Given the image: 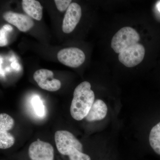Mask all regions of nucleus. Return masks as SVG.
Masks as SVG:
<instances>
[{"label": "nucleus", "mask_w": 160, "mask_h": 160, "mask_svg": "<svg viewBox=\"0 0 160 160\" xmlns=\"http://www.w3.org/2000/svg\"><path fill=\"white\" fill-rule=\"evenodd\" d=\"M145 49L139 43L129 46L119 54V60L127 67L137 66L142 61L145 57Z\"/></svg>", "instance_id": "obj_4"}, {"label": "nucleus", "mask_w": 160, "mask_h": 160, "mask_svg": "<svg viewBox=\"0 0 160 160\" xmlns=\"http://www.w3.org/2000/svg\"><path fill=\"white\" fill-rule=\"evenodd\" d=\"M157 8L158 10L160 12V1L158 2L156 5Z\"/></svg>", "instance_id": "obj_19"}, {"label": "nucleus", "mask_w": 160, "mask_h": 160, "mask_svg": "<svg viewBox=\"0 0 160 160\" xmlns=\"http://www.w3.org/2000/svg\"><path fill=\"white\" fill-rule=\"evenodd\" d=\"M149 141L152 148L157 154L160 155V122L152 129Z\"/></svg>", "instance_id": "obj_13"}, {"label": "nucleus", "mask_w": 160, "mask_h": 160, "mask_svg": "<svg viewBox=\"0 0 160 160\" xmlns=\"http://www.w3.org/2000/svg\"><path fill=\"white\" fill-rule=\"evenodd\" d=\"M82 17V9L77 3H71L66 10L63 19L62 29L63 32L69 33L74 30Z\"/></svg>", "instance_id": "obj_9"}, {"label": "nucleus", "mask_w": 160, "mask_h": 160, "mask_svg": "<svg viewBox=\"0 0 160 160\" xmlns=\"http://www.w3.org/2000/svg\"><path fill=\"white\" fill-rule=\"evenodd\" d=\"M56 6L59 11L63 12L67 10L71 4L72 1L69 0H55L54 1Z\"/></svg>", "instance_id": "obj_17"}, {"label": "nucleus", "mask_w": 160, "mask_h": 160, "mask_svg": "<svg viewBox=\"0 0 160 160\" xmlns=\"http://www.w3.org/2000/svg\"><path fill=\"white\" fill-rule=\"evenodd\" d=\"M22 6L23 10L29 17L37 21L42 19L43 7L39 2L35 0H23Z\"/></svg>", "instance_id": "obj_12"}, {"label": "nucleus", "mask_w": 160, "mask_h": 160, "mask_svg": "<svg viewBox=\"0 0 160 160\" xmlns=\"http://www.w3.org/2000/svg\"><path fill=\"white\" fill-rule=\"evenodd\" d=\"M58 60L65 66L72 68H77L84 62L86 59L85 53L78 48H65L58 52Z\"/></svg>", "instance_id": "obj_5"}, {"label": "nucleus", "mask_w": 160, "mask_h": 160, "mask_svg": "<svg viewBox=\"0 0 160 160\" xmlns=\"http://www.w3.org/2000/svg\"><path fill=\"white\" fill-rule=\"evenodd\" d=\"M107 112L108 108L105 102L101 99L96 100L86 117V119L89 122L101 121L106 118Z\"/></svg>", "instance_id": "obj_11"}, {"label": "nucleus", "mask_w": 160, "mask_h": 160, "mask_svg": "<svg viewBox=\"0 0 160 160\" xmlns=\"http://www.w3.org/2000/svg\"><path fill=\"white\" fill-rule=\"evenodd\" d=\"M14 124L13 119L5 113L0 114V148L7 149L13 146L15 138L8 131L12 129Z\"/></svg>", "instance_id": "obj_7"}, {"label": "nucleus", "mask_w": 160, "mask_h": 160, "mask_svg": "<svg viewBox=\"0 0 160 160\" xmlns=\"http://www.w3.org/2000/svg\"><path fill=\"white\" fill-rule=\"evenodd\" d=\"M11 66L12 68L15 70H17V71H19L21 69L19 64L17 62H12L11 63Z\"/></svg>", "instance_id": "obj_18"}, {"label": "nucleus", "mask_w": 160, "mask_h": 160, "mask_svg": "<svg viewBox=\"0 0 160 160\" xmlns=\"http://www.w3.org/2000/svg\"><path fill=\"white\" fill-rule=\"evenodd\" d=\"M3 18L8 22L16 26L20 31L26 32L34 26V23L28 16L13 12L8 11L3 14Z\"/></svg>", "instance_id": "obj_10"}, {"label": "nucleus", "mask_w": 160, "mask_h": 160, "mask_svg": "<svg viewBox=\"0 0 160 160\" xmlns=\"http://www.w3.org/2000/svg\"><path fill=\"white\" fill-rule=\"evenodd\" d=\"M32 105L36 114L40 118H43L46 114V109L42 101L38 96H35L32 99Z\"/></svg>", "instance_id": "obj_14"}, {"label": "nucleus", "mask_w": 160, "mask_h": 160, "mask_svg": "<svg viewBox=\"0 0 160 160\" xmlns=\"http://www.w3.org/2000/svg\"><path fill=\"white\" fill-rule=\"evenodd\" d=\"M13 28L10 25L6 24L3 26L0 30V46L3 47L8 44L7 32L12 31Z\"/></svg>", "instance_id": "obj_15"}, {"label": "nucleus", "mask_w": 160, "mask_h": 160, "mask_svg": "<svg viewBox=\"0 0 160 160\" xmlns=\"http://www.w3.org/2000/svg\"><path fill=\"white\" fill-rule=\"evenodd\" d=\"M54 149L50 143L37 141L30 144L29 155L31 160H54Z\"/></svg>", "instance_id": "obj_6"}, {"label": "nucleus", "mask_w": 160, "mask_h": 160, "mask_svg": "<svg viewBox=\"0 0 160 160\" xmlns=\"http://www.w3.org/2000/svg\"><path fill=\"white\" fill-rule=\"evenodd\" d=\"M53 72L46 69H39L34 72L33 79L40 88L47 91H58L61 88V82L53 78Z\"/></svg>", "instance_id": "obj_8"}, {"label": "nucleus", "mask_w": 160, "mask_h": 160, "mask_svg": "<svg viewBox=\"0 0 160 160\" xmlns=\"http://www.w3.org/2000/svg\"><path fill=\"white\" fill-rule=\"evenodd\" d=\"M140 38L137 32L130 27L120 29L112 39V48L116 53H119L129 46L138 43Z\"/></svg>", "instance_id": "obj_2"}, {"label": "nucleus", "mask_w": 160, "mask_h": 160, "mask_svg": "<svg viewBox=\"0 0 160 160\" xmlns=\"http://www.w3.org/2000/svg\"><path fill=\"white\" fill-rule=\"evenodd\" d=\"M69 160H91L88 155L83 153L77 149H74L69 155Z\"/></svg>", "instance_id": "obj_16"}, {"label": "nucleus", "mask_w": 160, "mask_h": 160, "mask_svg": "<svg viewBox=\"0 0 160 160\" xmlns=\"http://www.w3.org/2000/svg\"><path fill=\"white\" fill-rule=\"evenodd\" d=\"M55 142L58 151L61 154L68 156L74 149L82 152L81 142L70 132L59 130L55 133Z\"/></svg>", "instance_id": "obj_3"}, {"label": "nucleus", "mask_w": 160, "mask_h": 160, "mask_svg": "<svg viewBox=\"0 0 160 160\" xmlns=\"http://www.w3.org/2000/svg\"><path fill=\"white\" fill-rule=\"evenodd\" d=\"M91 87L90 83L84 82L75 89L70 112L72 118L77 121L86 118L94 102L95 94Z\"/></svg>", "instance_id": "obj_1"}]
</instances>
